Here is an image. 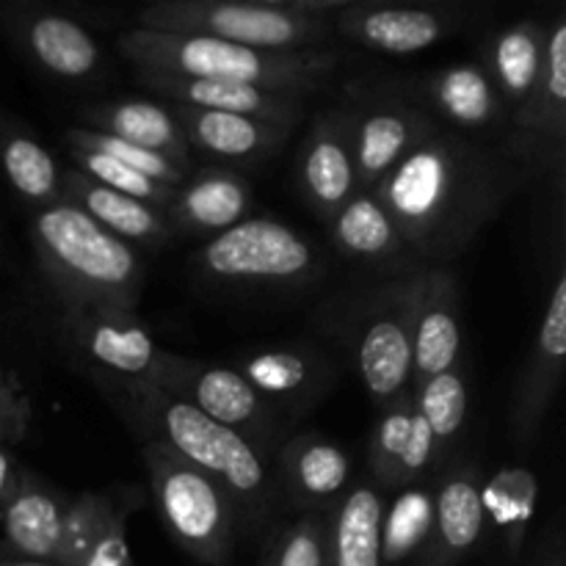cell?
I'll return each mask as SVG.
<instances>
[{"mask_svg":"<svg viewBox=\"0 0 566 566\" xmlns=\"http://www.w3.org/2000/svg\"><path fill=\"white\" fill-rule=\"evenodd\" d=\"M534 164L506 142L440 127L423 147L401 160L376 199L392 216L409 258L442 265L470 243L525 191Z\"/></svg>","mask_w":566,"mask_h":566,"instance_id":"1","label":"cell"},{"mask_svg":"<svg viewBox=\"0 0 566 566\" xmlns=\"http://www.w3.org/2000/svg\"><path fill=\"white\" fill-rule=\"evenodd\" d=\"M138 440H155L213 479L235 501L241 520L263 523L274 503L269 462L235 431L224 429L182 398L153 385L94 379Z\"/></svg>","mask_w":566,"mask_h":566,"instance_id":"2","label":"cell"},{"mask_svg":"<svg viewBox=\"0 0 566 566\" xmlns=\"http://www.w3.org/2000/svg\"><path fill=\"white\" fill-rule=\"evenodd\" d=\"M119 53L138 70V75L199 77V81L247 83L280 94L307 99L318 92L340 66V50H274L243 48L210 36L158 33L130 28L119 36Z\"/></svg>","mask_w":566,"mask_h":566,"instance_id":"3","label":"cell"},{"mask_svg":"<svg viewBox=\"0 0 566 566\" xmlns=\"http://www.w3.org/2000/svg\"><path fill=\"white\" fill-rule=\"evenodd\" d=\"M28 232L39 269L64 302V310L136 313L144 282L136 249L64 199L33 210Z\"/></svg>","mask_w":566,"mask_h":566,"instance_id":"4","label":"cell"},{"mask_svg":"<svg viewBox=\"0 0 566 566\" xmlns=\"http://www.w3.org/2000/svg\"><path fill=\"white\" fill-rule=\"evenodd\" d=\"M420 271L423 265L398 271L357 296H343L335 310L359 381L381 409L412 396V313Z\"/></svg>","mask_w":566,"mask_h":566,"instance_id":"5","label":"cell"},{"mask_svg":"<svg viewBox=\"0 0 566 566\" xmlns=\"http://www.w3.org/2000/svg\"><path fill=\"white\" fill-rule=\"evenodd\" d=\"M138 28L210 36L274 53L318 50L335 36L332 22L291 14L282 0H160L138 9Z\"/></svg>","mask_w":566,"mask_h":566,"instance_id":"6","label":"cell"},{"mask_svg":"<svg viewBox=\"0 0 566 566\" xmlns=\"http://www.w3.org/2000/svg\"><path fill=\"white\" fill-rule=\"evenodd\" d=\"M138 442L155 506L171 539L197 562L208 566L224 564L241 523L235 501L213 479L182 462L166 446L155 440Z\"/></svg>","mask_w":566,"mask_h":566,"instance_id":"7","label":"cell"},{"mask_svg":"<svg viewBox=\"0 0 566 566\" xmlns=\"http://www.w3.org/2000/svg\"><path fill=\"white\" fill-rule=\"evenodd\" d=\"M197 271L219 285L298 287L321 274V260L302 232L254 216L210 238L197 254Z\"/></svg>","mask_w":566,"mask_h":566,"instance_id":"8","label":"cell"},{"mask_svg":"<svg viewBox=\"0 0 566 566\" xmlns=\"http://www.w3.org/2000/svg\"><path fill=\"white\" fill-rule=\"evenodd\" d=\"M61 340L88 368L92 379L116 385H153L166 390L180 354L164 352L136 313L119 310H64Z\"/></svg>","mask_w":566,"mask_h":566,"instance_id":"9","label":"cell"},{"mask_svg":"<svg viewBox=\"0 0 566 566\" xmlns=\"http://www.w3.org/2000/svg\"><path fill=\"white\" fill-rule=\"evenodd\" d=\"M348 97L357 191H374L407 155L423 147L442 127L426 111L379 92L370 81L352 83Z\"/></svg>","mask_w":566,"mask_h":566,"instance_id":"10","label":"cell"},{"mask_svg":"<svg viewBox=\"0 0 566 566\" xmlns=\"http://www.w3.org/2000/svg\"><path fill=\"white\" fill-rule=\"evenodd\" d=\"M166 392L182 398L224 429L241 434L269 462L287 442V420L238 374L224 365H205L182 357Z\"/></svg>","mask_w":566,"mask_h":566,"instance_id":"11","label":"cell"},{"mask_svg":"<svg viewBox=\"0 0 566 566\" xmlns=\"http://www.w3.org/2000/svg\"><path fill=\"white\" fill-rule=\"evenodd\" d=\"M379 92L407 99L415 108L426 111L431 119L442 127L459 133H501L506 136L512 111L497 94L495 83L490 81L481 64H451L437 72L403 77H381L370 81Z\"/></svg>","mask_w":566,"mask_h":566,"instance_id":"12","label":"cell"},{"mask_svg":"<svg viewBox=\"0 0 566 566\" xmlns=\"http://www.w3.org/2000/svg\"><path fill=\"white\" fill-rule=\"evenodd\" d=\"M3 28L22 55L53 81L86 83L103 70V50L86 25L44 6H11Z\"/></svg>","mask_w":566,"mask_h":566,"instance_id":"13","label":"cell"},{"mask_svg":"<svg viewBox=\"0 0 566 566\" xmlns=\"http://www.w3.org/2000/svg\"><path fill=\"white\" fill-rule=\"evenodd\" d=\"M566 359V271L558 269L536 329L534 346L525 359L523 376L512 398V434L520 448H528L539 434L545 415L562 385Z\"/></svg>","mask_w":566,"mask_h":566,"instance_id":"14","label":"cell"},{"mask_svg":"<svg viewBox=\"0 0 566 566\" xmlns=\"http://www.w3.org/2000/svg\"><path fill=\"white\" fill-rule=\"evenodd\" d=\"M459 28L451 6H401L381 0H352L335 20V33L385 55H412L434 48Z\"/></svg>","mask_w":566,"mask_h":566,"instance_id":"15","label":"cell"},{"mask_svg":"<svg viewBox=\"0 0 566 566\" xmlns=\"http://www.w3.org/2000/svg\"><path fill=\"white\" fill-rule=\"evenodd\" d=\"M462 293L446 265H423L420 293L412 313V390L462 359Z\"/></svg>","mask_w":566,"mask_h":566,"instance_id":"16","label":"cell"},{"mask_svg":"<svg viewBox=\"0 0 566 566\" xmlns=\"http://www.w3.org/2000/svg\"><path fill=\"white\" fill-rule=\"evenodd\" d=\"M566 138V17L558 14L556 22L547 25V50L542 75L534 92L509 119V130L503 142L517 149L520 155L536 164L547 149L553 158L564 164Z\"/></svg>","mask_w":566,"mask_h":566,"instance_id":"17","label":"cell"},{"mask_svg":"<svg viewBox=\"0 0 566 566\" xmlns=\"http://www.w3.org/2000/svg\"><path fill=\"white\" fill-rule=\"evenodd\" d=\"M298 188L310 208L326 221L357 191L352 114L346 105L321 111L313 119L298 158Z\"/></svg>","mask_w":566,"mask_h":566,"instance_id":"18","label":"cell"},{"mask_svg":"<svg viewBox=\"0 0 566 566\" xmlns=\"http://www.w3.org/2000/svg\"><path fill=\"white\" fill-rule=\"evenodd\" d=\"M238 374L282 415H302L313 409L335 385V368L313 346H269L247 354Z\"/></svg>","mask_w":566,"mask_h":566,"instance_id":"19","label":"cell"},{"mask_svg":"<svg viewBox=\"0 0 566 566\" xmlns=\"http://www.w3.org/2000/svg\"><path fill=\"white\" fill-rule=\"evenodd\" d=\"M481 470L473 462H453L434 486V517L420 551V566H457L479 545L486 531L481 503Z\"/></svg>","mask_w":566,"mask_h":566,"instance_id":"20","label":"cell"},{"mask_svg":"<svg viewBox=\"0 0 566 566\" xmlns=\"http://www.w3.org/2000/svg\"><path fill=\"white\" fill-rule=\"evenodd\" d=\"M368 464L374 475L370 484L379 492H398L403 486L423 484V479L434 473L440 457L412 396L381 409L379 423L370 434Z\"/></svg>","mask_w":566,"mask_h":566,"instance_id":"21","label":"cell"},{"mask_svg":"<svg viewBox=\"0 0 566 566\" xmlns=\"http://www.w3.org/2000/svg\"><path fill=\"white\" fill-rule=\"evenodd\" d=\"M142 83L160 97V103L188 105L199 111H221V114L252 116L271 125L296 127L307 99L296 94L269 92V88L247 86V83L199 81V77L175 75H142Z\"/></svg>","mask_w":566,"mask_h":566,"instance_id":"22","label":"cell"},{"mask_svg":"<svg viewBox=\"0 0 566 566\" xmlns=\"http://www.w3.org/2000/svg\"><path fill=\"white\" fill-rule=\"evenodd\" d=\"M166 105L180 125L188 149H199L227 164H258V160L271 158V153H276L293 133V127L271 125L252 116Z\"/></svg>","mask_w":566,"mask_h":566,"instance_id":"23","label":"cell"},{"mask_svg":"<svg viewBox=\"0 0 566 566\" xmlns=\"http://www.w3.org/2000/svg\"><path fill=\"white\" fill-rule=\"evenodd\" d=\"M61 199L75 205L81 213H86L103 230H108L111 235H116L133 249H158L175 235L169 213L125 197V193L111 191V188L88 180L77 169H61Z\"/></svg>","mask_w":566,"mask_h":566,"instance_id":"24","label":"cell"},{"mask_svg":"<svg viewBox=\"0 0 566 566\" xmlns=\"http://www.w3.org/2000/svg\"><path fill=\"white\" fill-rule=\"evenodd\" d=\"M249 205H252V188L241 171L227 166H205L191 171L182 186L175 188L169 221L175 230L219 235L247 219Z\"/></svg>","mask_w":566,"mask_h":566,"instance_id":"25","label":"cell"},{"mask_svg":"<svg viewBox=\"0 0 566 566\" xmlns=\"http://www.w3.org/2000/svg\"><path fill=\"white\" fill-rule=\"evenodd\" d=\"M77 119L88 130L108 133L122 142L164 155L188 175L193 171L191 149H188L186 136H182L180 125L175 122L166 103H158V99H114V103L83 105L77 111Z\"/></svg>","mask_w":566,"mask_h":566,"instance_id":"26","label":"cell"},{"mask_svg":"<svg viewBox=\"0 0 566 566\" xmlns=\"http://www.w3.org/2000/svg\"><path fill=\"white\" fill-rule=\"evenodd\" d=\"M282 492L287 503L307 512H318L343 495L352 479V457L324 434H298L280 451Z\"/></svg>","mask_w":566,"mask_h":566,"instance_id":"27","label":"cell"},{"mask_svg":"<svg viewBox=\"0 0 566 566\" xmlns=\"http://www.w3.org/2000/svg\"><path fill=\"white\" fill-rule=\"evenodd\" d=\"M66 497L25 470L14 495L0 506L6 545L17 558L59 564Z\"/></svg>","mask_w":566,"mask_h":566,"instance_id":"28","label":"cell"},{"mask_svg":"<svg viewBox=\"0 0 566 566\" xmlns=\"http://www.w3.org/2000/svg\"><path fill=\"white\" fill-rule=\"evenodd\" d=\"M61 566H133L127 520L119 506L97 492H83L66 503Z\"/></svg>","mask_w":566,"mask_h":566,"instance_id":"29","label":"cell"},{"mask_svg":"<svg viewBox=\"0 0 566 566\" xmlns=\"http://www.w3.org/2000/svg\"><path fill=\"white\" fill-rule=\"evenodd\" d=\"M545 50L547 22L531 20V17L501 28L486 42V59L481 66L495 83L497 94L512 114L534 92L542 75V64H545Z\"/></svg>","mask_w":566,"mask_h":566,"instance_id":"30","label":"cell"},{"mask_svg":"<svg viewBox=\"0 0 566 566\" xmlns=\"http://www.w3.org/2000/svg\"><path fill=\"white\" fill-rule=\"evenodd\" d=\"M0 171L33 210L61 202V166L22 122L0 108Z\"/></svg>","mask_w":566,"mask_h":566,"instance_id":"31","label":"cell"},{"mask_svg":"<svg viewBox=\"0 0 566 566\" xmlns=\"http://www.w3.org/2000/svg\"><path fill=\"white\" fill-rule=\"evenodd\" d=\"M381 509L374 484H357L337 501L326 531L324 566H381Z\"/></svg>","mask_w":566,"mask_h":566,"instance_id":"32","label":"cell"},{"mask_svg":"<svg viewBox=\"0 0 566 566\" xmlns=\"http://www.w3.org/2000/svg\"><path fill=\"white\" fill-rule=\"evenodd\" d=\"M329 230L335 247L363 263L387 265L409 258L396 221L374 191H354L352 199L329 219Z\"/></svg>","mask_w":566,"mask_h":566,"instance_id":"33","label":"cell"},{"mask_svg":"<svg viewBox=\"0 0 566 566\" xmlns=\"http://www.w3.org/2000/svg\"><path fill=\"white\" fill-rule=\"evenodd\" d=\"M434 517V486L412 484L381 509V564H401L423 551Z\"/></svg>","mask_w":566,"mask_h":566,"instance_id":"34","label":"cell"},{"mask_svg":"<svg viewBox=\"0 0 566 566\" xmlns=\"http://www.w3.org/2000/svg\"><path fill=\"white\" fill-rule=\"evenodd\" d=\"M412 398L420 418L429 426L431 440L437 446V457L442 462L459 442L464 423H468V379L459 368L446 370V374L415 387Z\"/></svg>","mask_w":566,"mask_h":566,"instance_id":"35","label":"cell"},{"mask_svg":"<svg viewBox=\"0 0 566 566\" xmlns=\"http://www.w3.org/2000/svg\"><path fill=\"white\" fill-rule=\"evenodd\" d=\"M484 523L495 525L509 542V551L517 553L525 539L536 506V479L525 468H506L481 486Z\"/></svg>","mask_w":566,"mask_h":566,"instance_id":"36","label":"cell"},{"mask_svg":"<svg viewBox=\"0 0 566 566\" xmlns=\"http://www.w3.org/2000/svg\"><path fill=\"white\" fill-rule=\"evenodd\" d=\"M64 144L70 149H88V153H99L111 160H119L127 169L138 171V175L149 177V180L160 182L166 188H180L182 180L188 177V171H182L180 166H175L164 155L149 153V149L122 142V138L108 136V133L88 130V127H70L64 133Z\"/></svg>","mask_w":566,"mask_h":566,"instance_id":"37","label":"cell"},{"mask_svg":"<svg viewBox=\"0 0 566 566\" xmlns=\"http://www.w3.org/2000/svg\"><path fill=\"white\" fill-rule=\"evenodd\" d=\"M70 158L81 175L99 182V186L111 188V191L153 205V208L164 210V213H169L171 202H175V188L160 186V182L122 166L119 160H111L99 153H88V149H70Z\"/></svg>","mask_w":566,"mask_h":566,"instance_id":"38","label":"cell"},{"mask_svg":"<svg viewBox=\"0 0 566 566\" xmlns=\"http://www.w3.org/2000/svg\"><path fill=\"white\" fill-rule=\"evenodd\" d=\"M329 520L321 512H307L296 523L274 534L263 566H324Z\"/></svg>","mask_w":566,"mask_h":566,"instance_id":"39","label":"cell"},{"mask_svg":"<svg viewBox=\"0 0 566 566\" xmlns=\"http://www.w3.org/2000/svg\"><path fill=\"white\" fill-rule=\"evenodd\" d=\"M33 403L14 370L0 365V446H20L31 431Z\"/></svg>","mask_w":566,"mask_h":566,"instance_id":"40","label":"cell"},{"mask_svg":"<svg viewBox=\"0 0 566 566\" xmlns=\"http://www.w3.org/2000/svg\"><path fill=\"white\" fill-rule=\"evenodd\" d=\"M22 473H25V468L17 462L14 453H11L9 448L0 446V506L14 495V490L20 486Z\"/></svg>","mask_w":566,"mask_h":566,"instance_id":"41","label":"cell"},{"mask_svg":"<svg viewBox=\"0 0 566 566\" xmlns=\"http://www.w3.org/2000/svg\"><path fill=\"white\" fill-rule=\"evenodd\" d=\"M531 566H564V556H562V551H547V553H542L539 558H536L534 564Z\"/></svg>","mask_w":566,"mask_h":566,"instance_id":"42","label":"cell"},{"mask_svg":"<svg viewBox=\"0 0 566 566\" xmlns=\"http://www.w3.org/2000/svg\"><path fill=\"white\" fill-rule=\"evenodd\" d=\"M0 566H61V564H53V562H31V558H3Z\"/></svg>","mask_w":566,"mask_h":566,"instance_id":"43","label":"cell"},{"mask_svg":"<svg viewBox=\"0 0 566 566\" xmlns=\"http://www.w3.org/2000/svg\"><path fill=\"white\" fill-rule=\"evenodd\" d=\"M6 252V241H3V227H0V258H3Z\"/></svg>","mask_w":566,"mask_h":566,"instance_id":"44","label":"cell"},{"mask_svg":"<svg viewBox=\"0 0 566 566\" xmlns=\"http://www.w3.org/2000/svg\"><path fill=\"white\" fill-rule=\"evenodd\" d=\"M0 562H3V558H0Z\"/></svg>","mask_w":566,"mask_h":566,"instance_id":"45","label":"cell"}]
</instances>
